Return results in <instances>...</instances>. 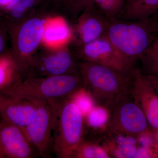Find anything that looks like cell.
I'll return each mask as SVG.
<instances>
[{"label":"cell","mask_w":158,"mask_h":158,"mask_svg":"<svg viewBox=\"0 0 158 158\" xmlns=\"http://www.w3.org/2000/svg\"><path fill=\"white\" fill-rule=\"evenodd\" d=\"M78 66L83 88L90 94L97 105L105 107L110 112L121 99L131 93L134 72L128 74L86 61Z\"/></svg>","instance_id":"obj_1"},{"label":"cell","mask_w":158,"mask_h":158,"mask_svg":"<svg viewBox=\"0 0 158 158\" xmlns=\"http://www.w3.org/2000/svg\"><path fill=\"white\" fill-rule=\"evenodd\" d=\"M48 102L53 112V152L58 158H71L85 137V116L71 98Z\"/></svg>","instance_id":"obj_2"},{"label":"cell","mask_w":158,"mask_h":158,"mask_svg":"<svg viewBox=\"0 0 158 158\" xmlns=\"http://www.w3.org/2000/svg\"><path fill=\"white\" fill-rule=\"evenodd\" d=\"M156 35L145 21L109 19L106 37L123 56L135 64L149 48Z\"/></svg>","instance_id":"obj_3"},{"label":"cell","mask_w":158,"mask_h":158,"mask_svg":"<svg viewBox=\"0 0 158 158\" xmlns=\"http://www.w3.org/2000/svg\"><path fill=\"white\" fill-rule=\"evenodd\" d=\"M82 87L79 72L22 81L11 96L30 101H55L70 97Z\"/></svg>","instance_id":"obj_4"},{"label":"cell","mask_w":158,"mask_h":158,"mask_svg":"<svg viewBox=\"0 0 158 158\" xmlns=\"http://www.w3.org/2000/svg\"><path fill=\"white\" fill-rule=\"evenodd\" d=\"M110 113L106 130L135 137L144 133L155 132L131 93L121 99Z\"/></svg>","instance_id":"obj_5"},{"label":"cell","mask_w":158,"mask_h":158,"mask_svg":"<svg viewBox=\"0 0 158 158\" xmlns=\"http://www.w3.org/2000/svg\"><path fill=\"white\" fill-rule=\"evenodd\" d=\"M35 102L36 109L32 119L25 128V132L40 157H52L53 152V112L48 102L31 101Z\"/></svg>","instance_id":"obj_6"},{"label":"cell","mask_w":158,"mask_h":158,"mask_svg":"<svg viewBox=\"0 0 158 158\" xmlns=\"http://www.w3.org/2000/svg\"><path fill=\"white\" fill-rule=\"evenodd\" d=\"M84 61L106 65L128 74H132L135 64L123 56L106 36L83 46Z\"/></svg>","instance_id":"obj_7"},{"label":"cell","mask_w":158,"mask_h":158,"mask_svg":"<svg viewBox=\"0 0 158 158\" xmlns=\"http://www.w3.org/2000/svg\"><path fill=\"white\" fill-rule=\"evenodd\" d=\"M40 156L18 127L0 120V158H35Z\"/></svg>","instance_id":"obj_8"},{"label":"cell","mask_w":158,"mask_h":158,"mask_svg":"<svg viewBox=\"0 0 158 158\" xmlns=\"http://www.w3.org/2000/svg\"><path fill=\"white\" fill-rule=\"evenodd\" d=\"M131 93L144 112L152 129L156 132L158 130V94L139 68L133 73Z\"/></svg>","instance_id":"obj_9"},{"label":"cell","mask_w":158,"mask_h":158,"mask_svg":"<svg viewBox=\"0 0 158 158\" xmlns=\"http://www.w3.org/2000/svg\"><path fill=\"white\" fill-rule=\"evenodd\" d=\"M36 107L33 101L0 93L1 120L23 130L32 119Z\"/></svg>","instance_id":"obj_10"},{"label":"cell","mask_w":158,"mask_h":158,"mask_svg":"<svg viewBox=\"0 0 158 158\" xmlns=\"http://www.w3.org/2000/svg\"><path fill=\"white\" fill-rule=\"evenodd\" d=\"M103 148L111 158H134L138 148L137 137L105 130L88 136Z\"/></svg>","instance_id":"obj_11"},{"label":"cell","mask_w":158,"mask_h":158,"mask_svg":"<svg viewBox=\"0 0 158 158\" xmlns=\"http://www.w3.org/2000/svg\"><path fill=\"white\" fill-rule=\"evenodd\" d=\"M86 11V16L83 17L79 27V35L84 45L105 37L109 23V19L101 14L94 5Z\"/></svg>","instance_id":"obj_12"},{"label":"cell","mask_w":158,"mask_h":158,"mask_svg":"<svg viewBox=\"0 0 158 158\" xmlns=\"http://www.w3.org/2000/svg\"><path fill=\"white\" fill-rule=\"evenodd\" d=\"M41 75L48 77L77 73L76 65L68 52L61 51L44 58L37 67Z\"/></svg>","instance_id":"obj_13"},{"label":"cell","mask_w":158,"mask_h":158,"mask_svg":"<svg viewBox=\"0 0 158 158\" xmlns=\"http://www.w3.org/2000/svg\"><path fill=\"white\" fill-rule=\"evenodd\" d=\"M44 32L43 23L40 19L29 20L22 27L17 38L18 48L22 53L31 52L38 45Z\"/></svg>","instance_id":"obj_14"},{"label":"cell","mask_w":158,"mask_h":158,"mask_svg":"<svg viewBox=\"0 0 158 158\" xmlns=\"http://www.w3.org/2000/svg\"><path fill=\"white\" fill-rule=\"evenodd\" d=\"M158 10V0H127L116 18L125 21H144Z\"/></svg>","instance_id":"obj_15"},{"label":"cell","mask_w":158,"mask_h":158,"mask_svg":"<svg viewBox=\"0 0 158 158\" xmlns=\"http://www.w3.org/2000/svg\"><path fill=\"white\" fill-rule=\"evenodd\" d=\"M17 68L11 57L0 54V93L11 96L22 81L19 76Z\"/></svg>","instance_id":"obj_16"},{"label":"cell","mask_w":158,"mask_h":158,"mask_svg":"<svg viewBox=\"0 0 158 158\" xmlns=\"http://www.w3.org/2000/svg\"><path fill=\"white\" fill-rule=\"evenodd\" d=\"M110 117V111L107 108L96 105L85 116V137L105 131Z\"/></svg>","instance_id":"obj_17"},{"label":"cell","mask_w":158,"mask_h":158,"mask_svg":"<svg viewBox=\"0 0 158 158\" xmlns=\"http://www.w3.org/2000/svg\"><path fill=\"white\" fill-rule=\"evenodd\" d=\"M110 155L93 138L85 137L71 158H110Z\"/></svg>","instance_id":"obj_18"},{"label":"cell","mask_w":158,"mask_h":158,"mask_svg":"<svg viewBox=\"0 0 158 158\" xmlns=\"http://www.w3.org/2000/svg\"><path fill=\"white\" fill-rule=\"evenodd\" d=\"M43 35L46 41L49 43L62 42L69 37L70 30L64 22L56 20L46 27Z\"/></svg>","instance_id":"obj_19"},{"label":"cell","mask_w":158,"mask_h":158,"mask_svg":"<svg viewBox=\"0 0 158 158\" xmlns=\"http://www.w3.org/2000/svg\"><path fill=\"white\" fill-rule=\"evenodd\" d=\"M142 74L158 77V48L149 47L140 58Z\"/></svg>","instance_id":"obj_20"},{"label":"cell","mask_w":158,"mask_h":158,"mask_svg":"<svg viewBox=\"0 0 158 158\" xmlns=\"http://www.w3.org/2000/svg\"><path fill=\"white\" fill-rule=\"evenodd\" d=\"M93 2L101 14L108 19H112L121 12L126 0H93Z\"/></svg>","instance_id":"obj_21"},{"label":"cell","mask_w":158,"mask_h":158,"mask_svg":"<svg viewBox=\"0 0 158 158\" xmlns=\"http://www.w3.org/2000/svg\"><path fill=\"white\" fill-rule=\"evenodd\" d=\"M69 98L72 99L77 105L84 116L97 105L90 94L83 87L77 90Z\"/></svg>","instance_id":"obj_22"},{"label":"cell","mask_w":158,"mask_h":158,"mask_svg":"<svg viewBox=\"0 0 158 158\" xmlns=\"http://www.w3.org/2000/svg\"><path fill=\"white\" fill-rule=\"evenodd\" d=\"M68 5L74 11H78L81 10H86L89 7L94 6L93 0H61Z\"/></svg>","instance_id":"obj_23"},{"label":"cell","mask_w":158,"mask_h":158,"mask_svg":"<svg viewBox=\"0 0 158 158\" xmlns=\"http://www.w3.org/2000/svg\"><path fill=\"white\" fill-rule=\"evenodd\" d=\"M146 21L151 31L154 34H158V10Z\"/></svg>","instance_id":"obj_24"},{"label":"cell","mask_w":158,"mask_h":158,"mask_svg":"<svg viewBox=\"0 0 158 158\" xmlns=\"http://www.w3.org/2000/svg\"><path fill=\"white\" fill-rule=\"evenodd\" d=\"M141 73V72H140ZM143 75V74H142ZM144 77L158 94V77L144 75Z\"/></svg>","instance_id":"obj_25"},{"label":"cell","mask_w":158,"mask_h":158,"mask_svg":"<svg viewBox=\"0 0 158 158\" xmlns=\"http://www.w3.org/2000/svg\"><path fill=\"white\" fill-rule=\"evenodd\" d=\"M5 47V40H4L3 34L0 31V54L2 53Z\"/></svg>","instance_id":"obj_26"},{"label":"cell","mask_w":158,"mask_h":158,"mask_svg":"<svg viewBox=\"0 0 158 158\" xmlns=\"http://www.w3.org/2000/svg\"><path fill=\"white\" fill-rule=\"evenodd\" d=\"M149 47L152 48H158V34L156 36Z\"/></svg>","instance_id":"obj_27"},{"label":"cell","mask_w":158,"mask_h":158,"mask_svg":"<svg viewBox=\"0 0 158 158\" xmlns=\"http://www.w3.org/2000/svg\"><path fill=\"white\" fill-rule=\"evenodd\" d=\"M13 0H0V3L1 4H5L6 3H11Z\"/></svg>","instance_id":"obj_28"},{"label":"cell","mask_w":158,"mask_h":158,"mask_svg":"<svg viewBox=\"0 0 158 158\" xmlns=\"http://www.w3.org/2000/svg\"><path fill=\"white\" fill-rule=\"evenodd\" d=\"M126 1H127V0H126Z\"/></svg>","instance_id":"obj_29"}]
</instances>
